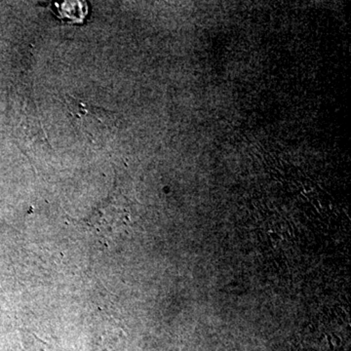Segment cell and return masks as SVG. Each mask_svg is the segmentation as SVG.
Returning <instances> with one entry per match:
<instances>
[{
    "instance_id": "cell-1",
    "label": "cell",
    "mask_w": 351,
    "mask_h": 351,
    "mask_svg": "<svg viewBox=\"0 0 351 351\" xmlns=\"http://www.w3.org/2000/svg\"><path fill=\"white\" fill-rule=\"evenodd\" d=\"M58 12L63 19L80 22L86 16L87 6L85 2L66 1L56 5Z\"/></svg>"
}]
</instances>
